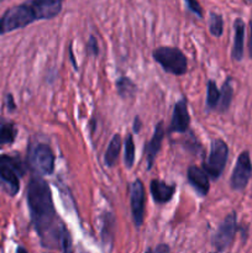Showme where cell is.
Masks as SVG:
<instances>
[{
    "instance_id": "6da1fadb",
    "label": "cell",
    "mask_w": 252,
    "mask_h": 253,
    "mask_svg": "<svg viewBox=\"0 0 252 253\" xmlns=\"http://www.w3.org/2000/svg\"><path fill=\"white\" fill-rule=\"evenodd\" d=\"M27 205L31 221L46 249L61 247V234L64 225L59 222L54 209L52 193L46 180L34 175L27 187Z\"/></svg>"
},
{
    "instance_id": "7a4b0ae2",
    "label": "cell",
    "mask_w": 252,
    "mask_h": 253,
    "mask_svg": "<svg viewBox=\"0 0 252 253\" xmlns=\"http://www.w3.org/2000/svg\"><path fill=\"white\" fill-rule=\"evenodd\" d=\"M62 10L59 0H27L7 9L0 17V35L24 29L39 20L56 17Z\"/></svg>"
},
{
    "instance_id": "3957f363",
    "label": "cell",
    "mask_w": 252,
    "mask_h": 253,
    "mask_svg": "<svg viewBox=\"0 0 252 253\" xmlns=\"http://www.w3.org/2000/svg\"><path fill=\"white\" fill-rule=\"evenodd\" d=\"M25 170V165L19 156L0 155V189L10 197H15L20 190V179Z\"/></svg>"
},
{
    "instance_id": "277c9868",
    "label": "cell",
    "mask_w": 252,
    "mask_h": 253,
    "mask_svg": "<svg viewBox=\"0 0 252 253\" xmlns=\"http://www.w3.org/2000/svg\"><path fill=\"white\" fill-rule=\"evenodd\" d=\"M153 59L167 73L174 76H183L187 73L188 59L185 54L177 47H158L152 52Z\"/></svg>"
},
{
    "instance_id": "5b68a950",
    "label": "cell",
    "mask_w": 252,
    "mask_h": 253,
    "mask_svg": "<svg viewBox=\"0 0 252 253\" xmlns=\"http://www.w3.org/2000/svg\"><path fill=\"white\" fill-rule=\"evenodd\" d=\"M229 157V147L226 142L220 138H214L210 143V153L203 163V169L211 179L217 180L221 177Z\"/></svg>"
},
{
    "instance_id": "8992f818",
    "label": "cell",
    "mask_w": 252,
    "mask_h": 253,
    "mask_svg": "<svg viewBox=\"0 0 252 253\" xmlns=\"http://www.w3.org/2000/svg\"><path fill=\"white\" fill-rule=\"evenodd\" d=\"M29 163L37 175H49L54 170V153L51 147L39 143L30 150Z\"/></svg>"
},
{
    "instance_id": "52a82bcc",
    "label": "cell",
    "mask_w": 252,
    "mask_h": 253,
    "mask_svg": "<svg viewBox=\"0 0 252 253\" xmlns=\"http://www.w3.org/2000/svg\"><path fill=\"white\" fill-rule=\"evenodd\" d=\"M236 231V212L232 211L222 220V222L219 225V227H217V230L211 237V244L216 249L217 252L225 251L232 244Z\"/></svg>"
},
{
    "instance_id": "ba28073f",
    "label": "cell",
    "mask_w": 252,
    "mask_h": 253,
    "mask_svg": "<svg viewBox=\"0 0 252 253\" xmlns=\"http://www.w3.org/2000/svg\"><path fill=\"white\" fill-rule=\"evenodd\" d=\"M252 177V162L249 151H244L237 157L236 165L230 178V185L234 190H244Z\"/></svg>"
},
{
    "instance_id": "9c48e42d",
    "label": "cell",
    "mask_w": 252,
    "mask_h": 253,
    "mask_svg": "<svg viewBox=\"0 0 252 253\" xmlns=\"http://www.w3.org/2000/svg\"><path fill=\"white\" fill-rule=\"evenodd\" d=\"M130 202L133 224L136 227H140L145 219V187L140 179H136L131 184Z\"/></svg>"
},
{
    "instance_id": "30bf717a",
    "label": "cell",
    "mask_w": 252,
    "mask_h": 253,
    "mask_svg": "<svg viewBox=\"0 0 252 253\" xmlns=\"http://www.w3.org/2000/svg\"><path fill=\"white\" fill-rule=\"evenodd\" d=\"M190 125V115L188 111V104L185 99H180L177 101L173 108L172 120H170V125L168 131L169 132H178L183 133L188 131Z\"/></svg>"
},
{
    "instance_id": "8fae6325",
    "label": "cell",
    "mask_w": 252,
    "mask_h": 253,
    "mask_svg": "<svg viewBox=\"0 0 252 253\" xmlns=\"http://www.w3.org/2000/svg\"><path fill=\"white\" fill-rule=\"evenodd\" d=\"M163 137H165V127H163V123H160L156 125L155 132H153L152 138L148 141L145 145V156H146V163H147V169L150 170L153 167L156 157H157L158 152L162 146Z\"/></svg>"
},
{
    "instance_id": "7c38bea8",
    "label": "cell",
    "mask_w": 252,
    "mask_h": 253,
    "mask_svg": "<svg viewBox=\"0 0 252 253\" xmlns=\"http://www.w3.org/2000/svg\"><path fill=\"white\" fill-rule=\"evenodd\" d=\"M188 182L192 184V187L194 188L198 192V194H200L202 197L209 193L210 189V182H209V175L204 172V169H200L199 167H195V166H190L188 168Z\"/></svg>"
},
{
    "instance_id": "4fadbf2b",
    "label": "cell",
    "mask_w": 252,
    "mask_h": 253,
    "mask_svg": "<svg viewBox=\"0 0 252 253\" xmlns=\"http://www.w3.org/2000/svg\"><path fill=\"white\" fill-rule=\"evenodd\" d=\"M175 189L177 187L174 184H167L160 179H153L150 184L151 195L157 204H166V203L170 202Z\"/></svg>"
},
{
    "instance_id": "5bb4252c",
    "label": "cell",
    "mask_w": 252,
    "mask_h": 253,
    "mask_svg": "<svg viewBox=\"0 0 252 253\" xmlns=\"http://www.w3.org/2000/svg\"><path fill=\"white\" fill-rule=\"evenodd\" d=\"M235 37L234 47H232L231 56L235 61H241L244 57V42H245V22L242 19H236L234 22Z\"/></svg>"
},
{
    "instance_id": "9a60e30c",
    "label": "cell",
    "mask_w": 252,
    "mask_h": 253,
    "mask_svg": "<svg viewBox=\"0 0 252 253\" xmlns=\"http://www.w3.org/2000/svg\"><path fill=\"white\" fill-rule=\"evenodd\" d=\"M17 135V130L11 121L0 116V146L11 145Z\"/></svg>"
},
{
    "instance_id": "2e32d148",
    "label": "cell",
    "mask_w": 252,
    "mask_h": 253,
    "mask_svg": "<svg viewBox=\"0 0 252 253\" xmlns=\"http://www.w3.org/2000/svg\"><path fill=\"white\" fill-rule=\"evenodd\" d=\"M121 145H123L121 136L119 135V133H116V135H114V137L111 138L110 143H109L108 146V150H106L105 152V157H104L105 165L108 166V167H114L119 155H120Z\"/></svg>"
},
{
    "instance_id": "e0dca14e",
    "label": "cell",
    "mask_w": 252,
    "mask_h": 253,
    "mask_svg": "<svg viewBox=\"0 0 252 253\" xmlns=\"http://www.w3.org/2000/svg\"><path fill=\"white\" fill-rule=\"evenodd\" d=\"M232 95H234V88L231 85V78L227 79L226 82L222 85L221 91H220V100H219V110L221 113L226 111L230 108V104H231Z\"/></svg>"
},
{
    "instance_id": "ac0fdd59",
    "label": "cell",
    "mask_w": 252,
    "mask_h": 253,
    "mask_svg": "<svg viewBox=\"0 0 252 253\" xmlns=\"http://www.w3.org/2000/svg\"><path fill=\"white\" fill-rule=\"evenodd\" d=\"M116 88H118L119 95L123 96L124 99L132 98L136 93V85L131 79L127 77H121L116 82Z\"/></svg>"
},
{
    "instance_id": "d6986e66",
    "label": "cell",
    "mask_w": 252,
    "mask_h": 253,
    "mask_svg": "<svg viewBox=\"0 0 252 253\" xmlns=\"http://www.w3.org/2000/svg\"><path fill=\"white\" fill-rule=\"evenodd\" d=\"M220 100V90L214 81H208L207 85V108L208 110L216 109Z\"/></svg>"
},
{
    "instance_id": "ffe728a7",
    "label": "cell",
    "mask_w": 252,
    "mask_h": 253,
    "mask_svg": "<svg viewBox=\"0 0 252 253\" xmlns=\"http://www.w3.org/2000/svg\"><path fill=\"white\" fill-rule=\"evenodd\" d=\"M125 153H124V162L127 168H131L135 162V143L132 135H127L125 138Z\"/></svg>"
},
{
    "instance_id": "44dd1931",
    "label": "cell",
    "mask_w": 252,
    "mask_h": 253,
    "mask_svg": "<svg viewBox=\"0 0 252 253\" xmlns=\"http://www.w3.org/2000/svg\"><path fill=\"white\" fill-rule=\"evenodd\" d=\"M209 30L210 34L215 37H220L224 31V19L220 14L211 12L209 19Z\"/></svg>"
},
{
    "instance_id": "7402d4cb",
    "label": "cell",
    "mask_w": 252,
    "mask_h": 253,
    "mask_svg": "<svg viewBox=\"0 0 252 253\" xmlns=\"http://www.w3.org/2000/svg\"><path fill=\"white\" fill-rule=\"evenodd\" d=\"M61 249L63 253H73V246H72V237L68 229L63 226L61 234Z\"/></svg>"
},
{
    "instance_id": "603a6c76",
    "label": "cell",
    "mask_w": 252,
    "mask_h": 253,
    "mask_svg": "<svg viewBox=\"0 0 252 253\" xmlns=\"http://www.w3.org/2000/svg\"><path fill=\"white\" fill-rule=\"evenodd\" d=\"M184 2L185 6H187V9L189 10V11H192L194 15H197L198 17H203V9L198 0H184Z\"/></svg>"
},
{
    "instance_id": "cb8c5ba5",
    "label": "cell",
    "mask_w": 252,
    "mask_h": 253,
    "mask_svg": "<svg viewBox=\"0 0 252 253\" xmlns=\"http://www.w3.org/2000/svg\"><path fill=\"white\" fill-rule=\"evenodd\" d=\"M86 53L91 54V56H98L99 53V44L98 40L94 36H90L86 42Z\"/></svg>"
},
{
    "instance_id": "d4e9b609",
    "label": "cell",
    "mask_w": 252,
    "mask_h": 253,
    "mask_svg": "<svg viewBox=\"0 0 252 253\" xmlns=\"http://www.w3.org/2000/svg\"><path fill=\"white\" fill-rule=\"evenodd\" d=\"M153 253H169V246L165 244H161L156 247V251Z\"/></svg>"
},
{
    "instance_id": "484cf974",
    "label": "cell",
    "mask_w": 252,
    "mask_h": 253,
    "mask_svg": "<svg viewBox=\"0 0 252 253\" xmlns=\"http://www.w3.org/2000/svg\"><path fill=\"white\" fill-rule=\"evenodd\" d=\"M249 54L252 58V21L250 22V36H249Z\"/></svg>"
},
{
    "instance_id": "4316f807",
    "label": "cell",
    "mask_w": 252,
    "mask_h": 253,
    "mask_svg": "<svg viewBox=\"0 0 252 253\" xmlns=\"http://www.w3.org/2000/svg\"><path fill=\"white\" fill-rule=\"evenodd\" d=\"M140 126H141L140 119L136 118L135 121H133V131H135V132H138V131H140Z\"/></svg>"
},
{
    "instance_id": "83f0119b",
    "label": "cell",
    "mask_w": 252,
    "mask_h": 253,
    "mask_svg": "<svg viewBox=\"0 0 252 253\" xmlns=\"http://www.w3.org/2000/svg\"><path fill=\"white\" fill-rule=\"evenodd\" d=\"M7 100H9V106H10V110H14L15 105H14V101H12V96L11 95H7Z\"/></svg>"
},
{
    "instance_id": "f1b7e54d",
    "label": "cell",
    "mask_w": 252,
    "mask_h": 253,
    "mask_svg": "<svg viewBox=\"0 0 252 253\" xmlns=\"http://www.w3.org/2000/svg\"><path fill=\"white\" fill-rule=\"evenodd\" d=\"M16 253H27V251H26V250L24 249V247L20 246V247H17V251H16Z\"/></svg>"
},
{
    "instance_id": "f546056e",
    "label": "cell",
    "mask_w": 252,
    "mask_h": 253,
    "mask_svg": "<svg viewBox=\"0 0 252 253\" xmlns=\"http://www.w3.org/2000/svg\"><path fill=\"white\" fill-rule=\"evenodd\" d=\"M145 253H153L152 249H147V250H146V252H145Z\"/></svg>"
},
{
    "instance_id": "4dcf8cb0",
    "label": "cell",
    "mask_w": 252,
    "mask_h": 253,
    "mask_svg": "<svg viewBox=\"0 0 252 253\" xmlns=\"http://www.w3.org/2000/svg\"><path fill=\"white\" fill-rule=\"evenodd\" d=\"M1 1H4V0H0V2H1Z\"/></svg>"
},
{
    "instance_id": "1f68e13d",
    "label": "cell",
    "mask_w": 252,
    "mask_h": 253,
    "mask_svg": "<svg viewBox=\"0 0 252 253\" xmlns=\"http://www.w3.org/2000/svg\"><path fill=\"white\" fill-rule=\"evenodd\" d=\"M59 1H63V0H59Z\"/></svg>"
},
{
    "instance_id": "d6a6232c",
    "label": "cell",
    "mask_w": 252,
    "mask_h": 253,
    "mask_svg": "<svg viewBox=\"0 0 252 253\" xmlns=\"http://www.w3.org/2000/svg\"><path fill=\"white\" fill-rule=\"evenodd\" d=\"M210 253H215V252H210Z\"/></svg>"
}]
</instances>
